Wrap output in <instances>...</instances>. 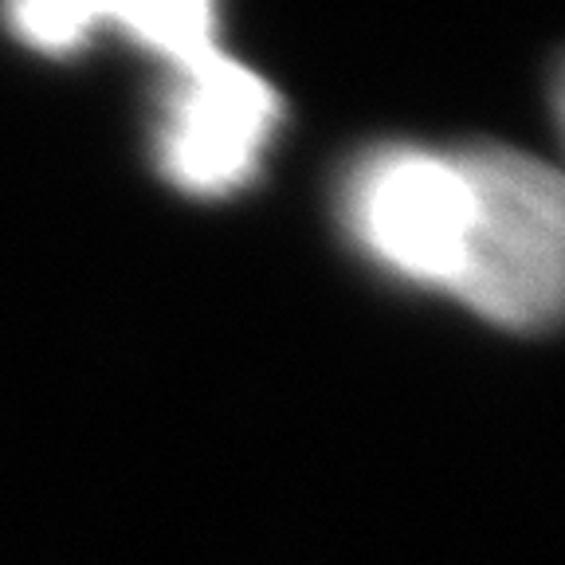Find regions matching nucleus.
Returning <instances> with one entry per match:
<instances>
[{
    "mask_svg": "<svg viewBox=\"0 0 565 565\" xmlns=\"http://www.w3.org/2000/svg\"><path fill=\"white\" fill-rule=\"evenodd\" d=\"M476 228L456 299L507 330H542L562 310V177L503 146L468 150Z\"/></svg>",
    "mask_w": 565,
    "mask_h": 565,
    "instance_id": "obj_1",
    "label": "nucleus"
},
{
    "mask_svg": "<svg viewBox=\"0 0 565 565\" xmlns=\"http://www.w3.org/2000/svg\"><path fill=\"white\" fill-rule=\"evenodd\" d=\"M345 228L385 271L456 295L476 228L468 150L385 146L345 177Z\"/></svg>",
    "mask_w": 565,
    "mask_h": 565,
    "instance_id": "obj_2",
    "label": "nucleus"
},
{
    "mask_svg": "<svg viewBox=\"0 0 565 565\" xmlns=\"http://www.w3.org/2000/svg\"><path fill=\"white\" fill-rule=\"evenodd\" d=\"M275 126L279 95L216 47L173 71L158 130L161 173L185 193H232L259 166Z\"/></svg>",
    "mask_w": 565,
    "mask_h": 565,
    "instance_id": "obj_3",
    "label": "nucleus"
},
{
    "mask_svg": "<svg viewBox=\"0 0 565 565\" xmlns=\"http://www.w3.org/2000/svg\"><path fill=\"white\" fill-rule=\"evenodd\" d=\"M106 20L126 40L146 47L150 55H158L173 71L216 52V9L201 4V0H189V4H177V0H161V4H106Z\"/></svg>",
    "mask_w": 565,
    "mask_h": 565,
    "instance_id": "obj_4",
    "label": "nucleus"
},
{
    "mask_svg": "<svg viewBox=\"0 0 565 565\" xmlns=\"http://www.w3.org/2000/svg\"><path fill=\"white\" fill-rule=\"evenodd\" d=\"M4 20L24 44L63 55L75 52L103 24V4H75V0H63V4H17V9L4 12Z\"/></svg>",
    "mask_w": 565,
    "mask_h": 565,
    "instance_id": "obj_5",
    "label": "nucleus"
}]
</instances>
